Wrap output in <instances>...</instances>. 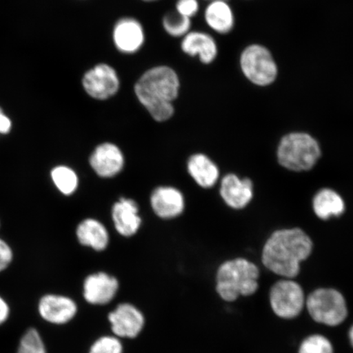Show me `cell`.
I'll use <instances>...</instances> for the list:
<instances>
[{
  "label": "cell",
  "instance_id": "cell-1",
  "mask_svg": "<svg viewBox=\"0 0 353 353\" xmlns=\"http://www.w3.org/2000/svg\"><path fill=\"white\" fill-rule=\"evenodd\" d=\"M312 246V240L301 229L276 231L263 247V265L276 275L293 279L299 275L300 263L310 256Z\"/></svg>",
  "mask_w": 353,
  "mask_h": 353
},
{
  "label": "cell",
  "instance_id": "cell-2",
  "mask_svg": "<svg viewBox=\"0 0 353 353\" xmlns=\"http://www.w3.org/2000/svg\"><path fill=\"white\" fill-rule=\"evenodd\" d=\"M178 74L168 66H157L145 72L137 82V98L154 121L164 122L173 117V101L178 98Z\"/></svg>",
  "mask_w": 353,
  "mask_h": 353
},
{
  "label": "cell",
  "instance_id": "cell-3",
  "mask_svg": "<svg viewBox=\"0 0 353 353\" xmlns=\"http://www.w3.org/2000/svg\"><path fill=\"white\" fill-rule=\"evenodd\" d=\"M259 270L249 260L236 259L225 262L216 275V291L221 299L233 302L240 296H250L259 289Z\"/></svg>",
  "mask_w": 353,
  "mask_h": 353
},
{
  "label": "cell",
  "instance_id": "cell-4",
  "mask_svg": "<svg viewBox=\"0 0 353 353\" xmlns=\"http://www.w3.org/2000/svg\"><path fill=\"white\" fill-rule=\"evenodd\" d=\"M321 157L319 143L310 135L293 132L284 137L278 148L280 164L290 170L306 171L315 165Z\"/></svg>",
  "mask_w": 353,
  "mask_h": 353
},
{
  "label": "cell",
  "instance_id": "cell-5",
  "mask_svg": "<svg viewBox=\"0 0 353 353\" xmlns=\"http://www.w3.org/2000/svg\"><path fill=\"white\" fill-rule=\"evenodd\" d=\"M305 304L309 315L317 323L334 327L342 324L347 316L346 300L334 289L321 288L313 291Z\"/></svg>",
  "mask_w": 353,
  "mask_h": 353
},
{
  "label": "cell",
  "instance_id": "cell-6",
  "mask_svg": "<svg viewBox=\"0 0 353 353\" xmlns=\"http://www.w3.org/2000/svg\"><path fill=\"white\" fill-rule=\"evenodd\" d=\"M269 299L273 312L288 320L298 316L306 303L301 285L292 279L281 280L273 285Z\"/></svg>",
  "mask_w": 353,
  "mask_h": 353
},
{
  "label": "cell",
  "instance_id": "cell-7",
  "mask_svg": "<svg viewBox=\"0 0 353 353\" xmlns=\"http://www.w3.org/2000/svg\"><path fill=\"white\" fill-rule=\"evenodd\" d=\"M242 72L255 85L265 86L275 81L277 68L272 56L266 48L251 46L243 52L241 57Z\"/></svg>",
  "mask_w": 353,
  "mask_h": 353
},
{
  "label": "cell",
  "instance_id": "cell-8",
  "mask_svg": "<svg viewBox=\"0 0 353 353\" xmlns=\"http://www.w3.org/2000/svg\"><path fill=\"white\" fill-rule=\"evenodd\" d=\"M37 310L39 316L46 323L64 325L77 316L78 306L74 299L66 295L47 293L39 299Z\"/></svg>",
  "mask_w": 353,
  "mask_h": 353
},
{
  "label": "cell",
  "instance_id": "cell-9",
  "mask_svg": "<svg viewBox=\"0 0 353 353\" xmlns=\"http://www.w3.org/2000/svg\"><path fill=\"white\" fill-rule=\"evenodd\" d=\"M82 83L87 94L99 100L112 98L120 88V79L116 70L107 64H99L88 70Z\"/></svg>",
  "mask_w": 353,
  "mask_h": 353
},
{
  "label": "cell",
  "instance_id": "cell-10",
  "mask_svg": "<svg viewBox=\"0 0 353 353\" xmlns=\"http://www.w3.org/2000/svg\"><path fill=\"white\" fill-rule=\"evenodd\" d=\"M108 321L114 336L119 339H134L142 332L145 317L138 307L123 303L109 313Z\"/></svg>",
  "mask_w": 353,
  "mask_h": 353
},
{
  "label": "cell",
  "instance_id": "cell-11",
  "mask_svg": "<svg viewBox=\"0 0 353 353\" xmlns=\"http://www.w3.org/2000/svg\"><path fill=\"white\" fill-rule=\"evenodd\" d=\"M119 290L116 277L105 272H97L86 277L83 285V296L92 305H105L112 301Z\"/></svg>",
  "mask_w": 353,
  "mask_h": 353
},
{
  "label": "cell",
  "instance_id": "cell-12",
  "mask_svg": "<svg viewBox=\"0 0 353 353\" xmlns=\"http://www.w3.org/2000/svg\"><path fill=\"white\" fill-rule=\"evenodd\" d=\"M90 164L101 178H113L123 170L125 157L117 145L105 143L96 148L91 154Z\"/></svg>",
  "mask_w": 353,
  "mask_h": 353
},
{
  "label": "cell",
  "instance_id": "cell-13",
  "mask_svg": "<svg viewBox=\"0 0 353 353\" xmlns=\"http://www.w3.org/2000/svg\"><path fill=\"white\" fill-rule=\"evenodd\" d=\"M151 205L158 217L171 219L179 217L185 208L183 193L172 187H159L151 196Z\"/></svg>",
  "mask_w": 353,
  "mask_h": 353
},
{
  "label": "cell",
  "instance_id": "cell-14",
  "mask_svg": "<svg viewBox=\"0 0 353 353\" xmlns=\"http://www.w3.org/2000/svg\"><path fill=\"white\" fill-rule=\"evenodd\" d=\"M114 46L125 54H134L145 41L144 30L139 21L125 17L119 21L113 30Z\"/></svg>",
  "mask_w": 353,
  "mask_h": 353
},
{
  "label": "cell",
  "instance_id": "cell-15",
  "mask_svg": "<svg viewBox=\"0 0 353 353\" xmlns=\"http://www.w3.org/2000/svg\"><path fill=\"white\" fill-rule=\"evenodd\" d=\"M221 196L233 209H242L253 197V183L249 179H240L235 174H228L221 183Z\"/></svg>",
  "mask_w": 353,
  "mask_h": 353
},
{
  "label": "cell",
  "instance_id": "cell-16",
  "mask_svg": "<svg viewBox=\"0 0 353 353\" xmlns=\"http://www.w3.org/2000/svg\"><path fill=\"white\" fill-rule=\"evenodd\" d=\"M112 219L117 231L127 237L135 235L142 224L139 205L132 199L121 198L113 205Z\"/></svg>",
  "mask_w": 353,
  "mask_h": 353
},
{
  "label": "cell",
  "instance_id": "cell-17",
  "mask_svg": "<svg viewBox=\"0 0 353 353\" xmlns=\"http://www.w3.org/2000/svg\"><path fill=\"white\" fill-rule=\"evenodd\" d=\"M182 50L190 56L199 55L203 63L209 64L217 56V46L210 34L192 32L185 35L182 42Z\"/></svg>",
  "mask_w": 353,
  "mask_h": 353
},
{
  "label": "cell",
  "instance_id": "cell-18",
  "mask_svg": "<svg viewBox=\"0 0 353 353\" xmlns=\"http://www.w3.org/2000/svg\"><path fill=\"white\" fill-rule=\"evenodd\" d=\"M77 236L82 245L90 247L96 251L105 250L109 244L107 228L99 221L94 219L82 221L77 228Z\"/></svg>",
  "mask_w": 353,
  "mask_h": 353
},
{
  "label": "cell",
  "instance_id": "cell-19",
  "mask_svg": "<svg viewBox=\"0 0 353 353\" xmlns=\"http://www.w3.org/2000/svg\"><path fill=\"white\" fill-rule=\"evenodd\" d=\"M188 170L199 186L204 188L213 187L219 176L217 165L203 154H193L190 157Z\"/></svg>",
  "mask_w": 353,
  "mask_h": 353
},
{
  "label": "cell",
  "instance_id": "cell-20",
  "mask_svg": "<svg viewBox=\"0 0 353 353\" xmlns=\"http://www.w3.org/2000/svg\"><path fill=\"white\" fill-rule=\"evenodd\" d=\"M205 16L210 28L220 34L228 33L233 28L232 11L225 0L212 1L206 8Z\"/></svg>",
  "mask_w": 353,
  "mask_h": 353
},
{
  "label": "cell",
  "instance_id": "cell-21",
  "mask_svg": "<svg viewBox=\"0 0 353 353\" xmlns=\"http://www.w3.org/2000/svg\"><path fill=\"white\" fill-rule=\"evenodd\" d=\"M313 210L321 219H328L332 216H339L345 210L341 196L330 189L321 190L313 200Z\"/></svg>",
  "mask_w": 353,
  "mask_h": 353
},
{
  "label": "cell",
  "instance_id": "cell-22",
  "mask_svg": "<svg viewBox=\"0 0 353 353\" xmlns=\"http://www.w3.org/2000/svg\"><path fill=\"white\" fill-rule=\"evenodd\" d=\"M51 178L55 186L65 196L72 195L78 188V176L68 166L55 167L51 172Z\"/></svg>",
  "mask_w": 353,
  "mask_h": 353
},
{
  "label": "cell",
  "instance_id": "cell-23",
  "mask_svg": "<svg viewBox=\"0 0 353 353\" xmlns=\"http://www.w3.org/2000/svg\"><path fill=\"white\" fill-rule=\"evenodd\" d=\"M15 353H48L41 331L33 326L26 329L19 339Z\"/></svg>",
  "mask_w": 353,
  "mask_h": 353
},
{
  "label": "cell",
  "instance_id": "cell-24",
  "mask_svg": "<svg viewBox=\"0 0 353 353\" xmlns=\"http://www.w3.org/2000/svg\"><path fill=\"white\" fill-rule=\"evenodd\" d=\"M191 25V19L179 12L169 13L163 19V26L166 32L174 37H185L189 32Z\"/></svg>",
  "mask_w": 353,
  "mask_h": 353
},
{
  "label": "cell",
  "instance_id": "cell-25",
  "mask_svg": "<svg viewBox=\"0 0 353 353\" xmlns=\"http://www.w3.org/2000/svg\"><path fill=\"white\" fill-rule=\"evenodd\" d=\"M299 353H334V348L327 338L313 334L304 339Z\"/></svg>",
  "mask_w": 353,
  "mask_h": 353
},
{
  "label": "cell",
  "instance_id": "cell-26",
  "mask_svg": "<svg viewBox=\"0 0 353 353\" xmlns=\"http://www.w3.org/2000/svg\"><path fill=\"white\" fill-rule=\"evenodd\" d=\"M88 353H123V344L117 336H103L92 344Z\"/></svg>",
  "mask_w": 353,
  "mask_h": 353
},
{
  "label": "cell",
  "instance_id": "cell-27",
  "mask_svg": "<svg viewBox=\"0 0 353 353\" xmlns=\"http://www.w3.org/2000/svg\"><path fill=\"white\" fill-rule=\"evenodd\" d=\"M14 259L12 247L6 241L0 239V274L8 270Z\"/></svg>",
  "mask_w": 353,
  "mask_h": 353
},
{
  "label": "cell",
  "instance_id": "cell-28",
  "mask_svg": "<svg viewBox=\"0 0 353 353\" xmlns=\"http://www.w3.org/2000/svg\"><path fill=\"white\" fill-rule=\"evenodd\" d=\"M176 7V12L188 19L195 16L199 10L197 0H179Z\"/></svg>",
  "mask_w": 353,
  "mask_h": 353
},
{
  "label": "cell",
  "instance_id": "cell-29",
  "mask_svg": "<svg viewBox=\"0 0 353 353\" xmlns=\"http://www.w3.org/2000/svg\"><path fill=\"white\" fill-rule=\"evenodd\" d=\"M12 315V307L8 299L0 294V327L6 325Z\"/></svg>",
  "mask_w": 353,
  "mask_h": 353
},
{
  "label": "cell",
  "instance_id": "cell-30",
  "mask_svg": "<svg viewBox=\"0 0 353 353\" xmlns=\"http://www.w3.org/2000/svg\"><path fill=\"white\" fill-rule=\"evenodd\" d=\"M12 130V121L0 107V134H8Z\"/></svg>",
  "mask_w": 353,
  "mask_h": 353
},
{
  "label": "cell",
  "instance_id": "cell-31",
  "mask_svg": "<svg viewBox=\"0 0 353 353\" xmlns=\"http://www.w3.org/2000/svg\"><path fill=\"white\" fill-rule=\"evenodd\" d=\"M348 337H350L351 345L353 347V325L352 326V327L350 330V334H348Z\"/></svg>",
  "mask_w": 353,
  "mask_h": 353
},
{
  "label": "cell",
  "instance_id": "cell-32",
  "mask_svg": "<svg viewBox=\"0 0 353 353\" xmlns=\"http://www.w3.org/2000/svg\"><path fill=\"white\" fill-rule=\"evenodd\" d=\"M144 1H156V0H144Z\"/></svg>",
  "mask_w": 353,
  "mask_h": 353
},
{
  "label": "cell",
  "instance_id": "cell-33",
  "mask_svg": "<svg viewBox=\"0 0 353 353\" xmlns=\"http://www.w3.org/2000/svg\"><path fill=\"white\" fill-rule=\"evenodd\" d=\"M213 1H214V0H213Z\"/></svg>",
  "mask_w": 353,
  "mask_h": 353
}]
</instances>
